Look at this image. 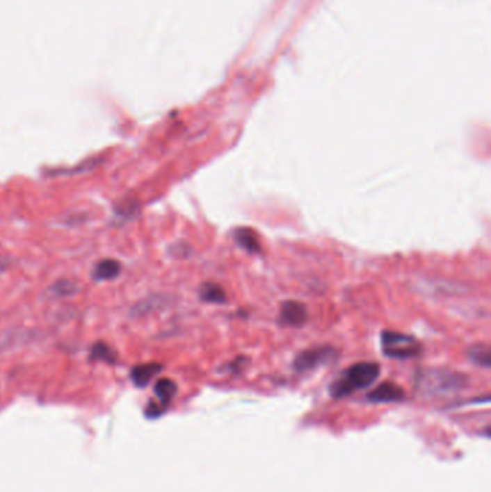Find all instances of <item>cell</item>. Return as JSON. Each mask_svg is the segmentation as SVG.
Here are the masks:
<instances>
[{"label":"cell","instance_id":"obj_14","mask_svg":"<svg viewBox=\"0 0 491 492\" xmlns=\"http://www.w3.org/2000/svg\"><path fill=\"white\" fill-rule=\"evenodd\" d=\"M52 291L56 294V295H70L72 294L74 291V285L68 281H59L58 284H55V286L52 288Z\"/></svg>","mask_w":491,"mask_h":492},{"label":"cell","instance_id":"obj_5","mask_svg":"<svg viewBox=\"0 0 491 492\" xmlns=\"http://www.w3.org/2000/svg\"><path fill=\"white\" fill-rule=\"evenodd\" d=\"M278 318L284 325L303 327L309 320V311H307V306L303 302L289 300L281 302Z\"/></svg>","mask_w":491,"mask_h":492},{"label":"cell","instance_id":"obj_8","mask_svg":"<svg viewBox=\"0 0 491 492\" xmlns=\"http://www.w3.org/2000/svg\"><path fill=\"white\" fill-rule=\"evenodd\" d=\"M235 242L248 254H261V243L258 235L250 228H239L234 232Z\"/></svg>","mask_w":491,"mask_h":492},{"label":"cell","instance_id":"obj_4","mask_svg":"<svg viewBox=\"0 0 491 492\" xmlns=\"http://www.w3.org/2000/svg\"><path fill=\"white\" fill-rule=\"evenodd\" d=\"M339 353L332 345H319L313 348H307V350L297 354L293 361V368L297 373H309L316 370L319 367L327 366L336 361Z\"/></svg>","mask_w":491,"mask_h":492},{"label":"cell","instance_id":"obj_7","mask_svg":"<svg viewBox=\"0 0 491 492\" xmlns=\"http://www.w3.org/2000/svg\"><path fill=\"white\" fill-rule=\"evenodd\" d=\"M161 372V364L159 363H146L136 366L131 370V380L137 387H146L154 376Z\"/></svg>","mask_w":491,"mask_h":492},{"label":"cell","instance_id":"obj_13","mask_svg":"<svg viewBox=\"0 0 491 492\" xmlns=\"http://www.w3.org/2000/svg\"><path fill=\"white\" fill-rule=\"evenodd\" d=\"M91 354L94 359H98V360H106L108 363L114 361V353L111 352V348L106 344H102V343H98L92 347V350H91Z\"/></svg>","mask_w":491,"mask_h":492},{"label":"cell","instance_id":"obj_3","mask_svg":"<svg viewBox=\"0 0 491 492\" xmlns=\"http://www.w3.org/2000/svg\"><path fill=\"white\" fill-rule=\"evenodd\" d=\"M382 350L386 357L396 359V360H408L414 359L421 354L422 347L412 337L403 333L385 330L380 334Z\"/></svg>","mask_w":491,"mask_h":492},{"label":"cell","instance_id":"obj_9","mask_svg":"<svg viewBox=\"0 0 491 492\" xmlns=\"http://www.w3.org/2000/svg\"><path fill=\"white\" fill-rule=\"evenodd\" d=\"M121 265L115 259H102L99 261L92 271V278L95 281H110L120 275Z\"/></svg>","mask_w":491,"mask_h":492},{"label":"cell","instance_id":"obj_2","mask_svg":"<svg viewBox=\"0 0 491 492\" xmlns=\"http://www.w3.org/2000/svg\"><path fill=\"white\" fill-rule=\"evenodd\" d=\"M417 391L424 396L454 395L468 384V377L448 368H424L417 375Z\"/></svg>","mask_w":491,"mask_h":492},{"label":"cell","instance_id":"obj_6","mask_svg":"<svg viewBox=\"0 0 491 492\" xmlns=\"http://www.w3.org/2000/svg\"><path fill=\"white\" fill-rule=\"evenodd\" d=\"M366 399L372 403H398L405 399V391L394 382H383L367 393Z\"/></svg>","mask_w":491,"mask_h":492},{"label":"cell","instance_id":"obj_12","mask_svg":"<svg viewBox=\"0 0 491 492\" xmlns=\"http://www.w3.org/2000/svg\"><path fill=\"white\" fill-rule=\"evenodd\" d=\"M467 357L469 359V361L480 367L487 368L491 364V352L484 344H476L469 347L467 350Z\"/></svg>","mask_w":491,"mask_h":492},{"label":"cell","instance_id":"obj_1","mask_svg":"<svg viewBox=\"0 0 491 492\" xmlns=\"http://www.w3.org/2000/svg\"><path fill=\"white\" fill-rule=\"evenodd\" d=\"M380 375V366L375 361H359L349 366L333 380L329 387L333 399H344L355 392L372 386Z\"/></svg>","mask_w":491,"mask_h":492},{"label":"cell","instance_id":"obj_11","mask_svg":"<svg viewBox=\"0 0 491 492\" xmlns=\"http://www.w3.org/2000/svg\"><path fill=\"white\" fill-rule=\"evenodd\" d=\"M154 393L160 400V406L165 409L177 393V384L170 379H160L154 384Z\"/></svg>","mask_w":491,"mask_h":492},{"label":"cell","instance_id":"obj_10","mask_svg":"<svg viewBox=\"0 0 491 492\" xmlns=\"http://www.w3.org/2000/svg\"><path fill=\"white\" fill-rule=\"evenodd\" d=\"M199 298L211 304H225L228 301L227 293L219 284L215 282H204L199 290Z\"/></svg>","mask_w":491,"mask_h":492}]
</instances>
